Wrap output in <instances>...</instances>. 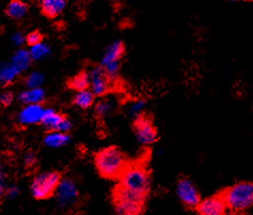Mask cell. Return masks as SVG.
<instances>
[{
    "mask_svg": "<svg viewBox=\"0 0 253 215\" xmlns=\"http://www.w3.org/2000/svg\"><path fill=\"white\" fill-rule=\"evenodd\" d=\"M119 185L143 198H148L149 192L151 190V179L149 173L140 165L127 166L120 176Z\"/></svg>",
    "mask_w": 253,
    "mask_h": 215,
    "instance_id": "3957f363",
    "label": "cell"
},
{
    "mask_svg": "<svg viewBox=\"0 0 253 215\" xmlns=\"http://www.w3.org/2000/svg\"><path fill=\"white\" fill-rule=\"evenodd\" d=\"M6 179H8V174H6L5 167L2 163H0V186H5Z\"/></svg>",
    "mask_w": 253,
    "mask_h": 215,
    "instance_id": "1f68e13d",
    "label": "cell"
},
{
    "mask_svg": "<svg viewBox=\"0 0 253 215\" xmlns=\"http://www.w3.org/2000/svg\"><path fill=\"white\" fill-rule=\"evenodd\" d=\"M134 130L137 141L142 145L148 146L154 144L158 139L157 129L148 116L141 115L137 117L135 119Z\"/></svg>",
    "mask_w": 253,
    "mask_h": 215,
    "instance_id": "52a82bcc",
    "label": "cell"
},
{
    "mask_svg": "<svg viewBox=\"0 0 253 215\" xmlns=\"http://www.w3.org/2000/svg\"><path fill=\"white\" fill-rule=\"evenodd\" d=\"M24 163L27 167L35 166L37 163V157L33 152H28L24 158Z\"/></svg>",
    "mask_w": 253,
    "mask_h": 215,
    "instance_id": "4dcf8cb0",
    "label": "cell"
},
{
    "mask_svg": "<svg viewBox=\"0 0 253 215\" xmlns=\"http://www.w3.org/2000/svg\"><path fill=\"white\" fill-rule=\"evenodd\" d=\"M196 210L202 215H221L228 210L222 196H212L201 200L197 206Z\"/></svg>",
    "mask_w": 253,
    "mask_h": 215,
    "instance_id": "7c38bea8",
    "label": "cell"
},
{
    "mask_svg": "<svg viewBox=\"0 0 253 215\" xmlns=\"http://www.w3.org/2000/svg\"><path fill=\"white\" fill-rule=\"evenodd\" d=\"M41 124L49 131H60L69 133L72 129L71 120L54 109H45Z\"/></svg>",
    "mask_w": 253,
    "mask_h": 215,
    "instance_id": "9c48e42d",
    "label": "cell"
},
{
    "mask_svg": "<svg viewBox=\"0 0 253 215\" xmlns=\"http://www.w3.org/2000/svg\"><path fill=\"white\" fill-rule=\"evenodd\" d=\"M36 1H38V2H40V1H41V0H36Z\"/></svg>",
    "mask_w": 253,
    "mask_h": 215,
    "instance_id": "e575fe53",
    "label": "cell"
},
{
    "mask_svg": "<svg viewBox=\"0 0 253 215\" xmlns=\"http://www.w3.org/2000/svg\"><path fill=\"white\" fill-rule=\"evenodd\" d=\"M4 189H5V187L0 186V200H1L2 197L4 196Z\"/></svg>",
    "mask_w": 253,
    "mask_h": 215,
    "instance_id": "d6a6232c",
    "label": "cell"
},
{
    "mask_svg": "<svg viewBox=\"0 0 253 215\" xmlns=\"http://www.w3.org/2000/svg\"><path fill=\"white\" fill-rule=\"evenodd\" d=\"M18 100L24 105L42 104L45 100V91L42 87H31L23 91L18 95Z\"/></svg>",
    "mask_w": 253,
    "mask_h": 215,
    "instance_id": "2e32d148",
    "label": "cell"
},
{
    "mask_svg": "<svg viewBox=\"0 0 253 215\" xmlns=\"http://www.w3.org/2000/svg\"><path fill=\"white\" fill-rule=\"evenodd\" d=\"M32 61L33 60L31 58L29 50H25L23 48H19L14 53H13L9 62L15 67V70L19 73H23L25 71H27L31 66Z\"/></svg>",
    "mask_w": 253,
    "mask_h": 215,
    "instance_id": "9a60e30c",
    "label": "cell"
},
{
    "mask_svg": "<svg viewBox=\"0 0 253 215\" xmlns=\"http://www.w3.org/2000/svg\"><path fill=\"white\" fill-rule=\"evenodd\" d=\"M28 11L29 5L24 0H11L5 8V14L10 18L18 21L27 15Z\"/></svg>",
    "mask_w": 253,
    "mask_h": 215,
    "instance_id": "e0dca14e",
    "label": "cell"
},
{
    "mask_svg": "<svg viewBox=\"0 0 253 215\" xmlns=\"http://www.w3.org/2000/svg\"><path fill=\"white\" fill-rule=\"evenodd\" d=\"M19 193V189L16 185H10L4 189V196L8 199H14Z\"/></svg>",
    "mask_w": 253,
    "mask_h": 215,
    "instance_id": "f546056e",
    "label": "cell"
},
{
    "mask_svg": "<svg viewBox=\"0 0 253 215\" xmlns=\"http://www.w3.org/2000/svg\"><path fill=\"white\" fill-rule=\"evenodd\" d=\"M11 42L13 46L21 48V47L26 43V36L22 32H15L13 33V36H11Z\"/></svg>",
    "mask_w": 253,
    "mask_h": 215,
    "instance_id": "f1b7e54d",
    "label": "cell"
},
{
    "mask_svg": "<svg viewBox=\"0 0 253 215\" xmlns=\"http://www.w3.org/2000/svg\"><path fill=\"white\" fill-rule=\"evenodd\" d=\"M44 112H45V108H43L41 104L26 105L18 113L17 115L18 123L23 126L41 124Z\"/></svg>",
    "mask_w": 253,
    "mask_h": 215,
    "instance_id": "8fae6325",
    "label": "cell"
},
{
    "mask_svg": "<svg viewBox=\"0 0 253 215\" xmlns=\"http://www.w3.org/2000/svg\"><path fill=\"white\" fill-rule=\"evenodd\" d=\"M103 67H104L105 72L107 73V76L109 77V79L112 81V80H116L118 78V76H119L120 70H121V61L106 64Z\"/></svg>",
    "mask_w": 253,
    "mask_h": 215,
    "instance_id": "484cf974",
    "label": "cell"
},
{
    "mask_svg": "<svg viewBox=\"0 0 253 215\" xmlns=\"http://www.w3.org/2000/svg\"><path fill=\"white\" fill-rule=\"evenodd\" d=\"M21 75L10 62L0 63V85L8 86L15 82V80Z\"/></svg>",
    "mask_w": 253,
    "mask_h": 215,
    "instance_id": "d6986e66",
    "label": "cell"
},
{
    "mask_svg": "<svg viewBox=\"0 0 253 215\" xmlns=\"http://www.w3.org/2000/svg\"><path fill=\"white\" fill-rule=\"evenodd\" d=\"M95 167L102 177L117 179L127 167V160L117 147H107L95 156Z\"/></svg>",
    "mask_w": 253,
    "mask_h": 215,
    "instance_id": "6da1fadb",
    "label": "cell"
},
{
    "mask_svg": "<svg viewBox=\"0 0 253 215\" xmlns=\"http://www.w3.org/2000/svg\"><path fill=\"white\" fill-rule=\"evenodd\" d=\"M57 205L63 210L74 208L79 200V191L72 179H61L55 192Z\"/></svg>",
    "mask_w": 253,
    "mask_h": 215,
    "instance_id": "8992f818",
    "label": "cell"
},
{
    "mask_svg": "<svg viewBox=\"0 0 253 215\" xmlns=\"http://www.w3.org/2000/svg\"><path fill=\"white\" fill-rule=\"evenodd\" d=\"M69 87L76 92L90 89V77L86 72H82L70 79Z\"/></svg>",
    "mask_w": 253,
    "mask_h": 215,
    "instance_id": "44dd1931",
    "label": "cell"
},
{
    "mask_svg": "<svg viewBox=\"0 0 253 215\" xmlns=\"http://www.w3.org/2000/svg\"><path fill=\"white\" fill-rule=\"evenodd\" d=\"M61 181V176L57 172H46L33 178L30 184V192L33 198L45 200L54 196Z\"/></svg>",
    "mask_w": 253,
    "mask_h": 215,
    "instance_id": "5b68a950",
    "label": "cell"
},
{
    "mask_svg": "<svg viewBox=\"0 0 253 215\" xmlns=\"http://www.w3.org/2000/svg\"><path fill=\"white\" fill-rule=\"evenodd\" d=\"M124 53H125V45L122 41L112 42L104 52L101 65L104 66L106 64H109L112 62L121 61Z\"/></svg>",
    "mask_w": 253,
    "mask_h": 215,
    "instance_id": "4fadbf2b",
    "label": "cell"
},
{
    "mask_svg": "<svg viewBox=\"0 0 253 215\" xmlns=\"http://www.w3.org/2000/svg\"><path fill=\"white\" fill-rule=\"evenodd\" d=\"M29 52L33 61H41L50 55V47L43 42L30 46Z\"/></svg>",
    "mask_w": 253,
    "mask_h": 215,
    "instance_id": "7402d4cb",
    "label": "cell"
},
{
    "mask_svg": "<svg viewBox=\"0 0 253 215\" xmlns=\"http://www.w3.org/2000/svg\"><path fill=\"white\" fill-rule=\"evenodd\" d=\"M40 6L46 17L55 18L61 14L66 8V0H41Z\"/></svg>",
    "mask_w": 253,
    "mask_h": 215,
    "instance_id": "5bb4252c",
    "label": "cell"
},
{
    "mask_svg": "<svg viewBox=\"0 0 253 215\" xmlns=\"http://www.w3.org/2000/svg\"><path fill=\"white\" fill-rule=\"evenodd\" d=\"M115 109V103L110 99H103L95 106V113L99 118H106L110 116V114Z\"/></svg>",
    "mask_w": 253,
    "mask_h": 215,
    "instance_id": "603a6c76",
    "label": "cell"
},
{
    "mask_svg": "<svg viewBox=\"0 0 253 215\" xmlns=\"http://www.w3.org/2000/svg\"><path fill=\"white\" fill-rule=\"evenodd\" d=\"M69 133L60 131H49L44 138V144L49 148H60L70 143Z\"/></svg>",
    "mask_w": 253,
    "mask_h": 215,
    "instance_id": "ac0fdd59",
    "label": "cell"
},
{
    "mask_svg": "<svg viewBox=\"0 0 253 215\" xmlns=\"http://www.w3.org/2000/svg\"><path fill=\"white\" fill-rule=\"evenodd\" d=\"M113 197H115V206L118 214L136 215L143 212L146 198L125 190L120 185H118L115 190Z\"/></svg>",
    "mask_w": 253,
    "mask_h": 215,
    "instance_id": "277c9868",
    "label": "cell"
},
{
    "mask_svg": "<svg viewBox=\"0 0 253 215\" xmlns=\"http://www.w3.org/2000/svg\"><path fill=\"white\" fill-rule=\"evenodd\" d=\"M14 102V94L10 91H4L0 94V106L9 107Z\"/></svg>",
    "mask_w": 253,
    "mask_h": 215,
    "instance_id": "83f0119b",
    "label": "cell"
},
{
    "mask_svg": "<svg viewBox=\"0 0 253 215\" xmlns=\"http://www.w3.org/2000/svg\"><path fill=\"white\" fill-rule=\"evenodd\" d=\"M43 42V35L40 31H31L26 36V43L29 46H33Z\"/></svg>",
    "mask_w": 253,
    "mask_h": 215,
    "instance_id": "4316f807",
    "label": "cell"
},
{
    "mask_svg": "<svg viewBox=\"0 0 253 215\" xmlns=\"http://www.w3.org/2000/svg\"><path fill=\"white\" fill-rule=\"evenodd\" d=\"M176 195L182 204L191 209H196L201 201V196H200L197 186L187 178L178 180L176 184Z\"/></svg>",
    "mask_w": 253,
    "mask_h": 215,
    "instance_id": "ba28073f",
    "label": "cell"
},
{
    "mask_svg": "<svg viewBox=\"0 0 253 215\" xmlns=\"http://www.w3.org/2000/svg\"><path fill=\"white\" fill-rule=\"evenodd\" d=\"M228 210L242 213L253 207V183L243 181L228 187L221 195Z\"/></svg>",
    "mask_w": 253,
    "mask_h": 215,
    "instance_id": "7a4b0ae2",
    "label": "cell"
},
{
    "mask_svg": "<svg viewBox=\"0 0 253 215\" xmlns=\"http://www.w3.org/2000/svg\"><path fill=\"white\" fill-rule=\"evenodd\" d=\"M44 75L42 72H32L29 75L25 78V85L31 89V87H41L44 83Z\"/></svg>",
    "mask_w": 253,
    "mask_h": 215,
    "instance_id": "d4e9b609",
    "label": "cell"
},
{
    "mask_svg": "<svg viewBox=\"0 0 253 215\" xmlns=\"http://www.w3.org/2000/svg\"><path fill=\"white\" fill-rule=\"evenodd\" d=\"M95 95L91 90L86 89L83 91H78L76 92L74 99H73V103L76 107H78L79 109L86 110L91 108L95 103Z\"/></svg>",
    "mask_w": 253,
    "mask_h": 215,
    "instance_id": "ffe728a7",
    "label": "cell"
},
{
    "mask_svg": "<svg viewBox=\"0 0 253 215\" xmlns=\"http://www.w3.org/2000/svg\"><path fill=\"white\" fill-rule=\"evenodd\" d=\"M146 108V102L144 99H137L128 106V115L132 118H137L143 115Z\"/></svg>",
    "mask_w": 253,
    "mask_h": 215,
    "instance_id": "cb8c5ba5",
    "label": "cell"
},
{
    "mask_svg": "<svg viewBox=\"0 0 253 215\" xmlns=\"http://www.w3.org/2000/svg\"><path fill=\"white\" fill-rule=\"evenodd\" d=\"M230 1H234V2H236V1H243V0H230Z\"/></svg>",
    "mask_w": 253,
    "mask_h": 215,
    "instance_id": "836d02e7",
    "label": "cell"
},
{
    "mask_svg": "<svg viewBox=\"0 0 253 215\" xmlns=\"http://www.w3.org/2000/svg\"><path fill=\"white\" fill-rule=\"evenodd\" d=\"M90 77V89L97 97L105 96L110 90L111 80L105 72L102 65L94 66L89 72Z\"/></svg>",
    "mask_w": 253,
    "mask_h": 215,
    "instance_id": "30bf717a",
    "label": "cell"
}]
</instances>
